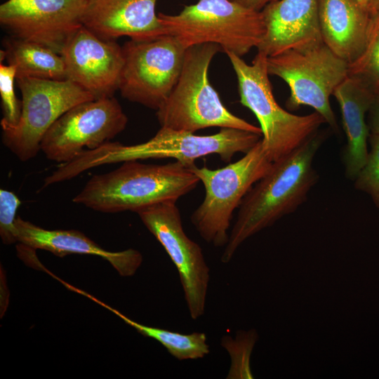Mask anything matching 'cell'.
<instances>
[{
    "mask_svg": "<svg viewBox=\"0 0 379 379\" xmlns=\"http://www.w3.org/2000/svg\"><path fill=\"white\" fill-rule=\"evenodd\" d=\"M323 136L317 133L289 154L274 161L267 174L248 191L221 256L229 262L248 238L295 211L317 180L313 167Z\"/></svg>",
    "mask_w": 379,
    "mask_h": 379,
    "instance_id": "1",
    "label": "cell"
},
{
    "mask_svg": "<svg viewBox=\"0 0 379 379\" xmlns=\"http://www.w3.org/2000/svg\"><path fill=\"white\" fill-rule=\"evenodd\" d=\"M199 182L188 166L178 161L156 165L130 160L112 171L92 176L72 201L102 213H137L160 202L177 201Z\"/></svg>",
    "mask_w": 379,
    "mask_h": 379,
    "instance_id": "2",
    "label": "cell"
},
{
    "mask_svg": "<svg viewBox=\"0 0 379 379\" xmlns=\"http://www.w3.org/2000/svg\"><path fill=\"white\" fill-rule=\"evenodd\" d=\"M261 134L231 128H221L210 135L161 127L157 134L145 142L124 145L107 142L98 148L84 150L66 164L67 173L74 177L92 167L130 160L172 158L187 166L210 154H218L230 163L233 156L246 153L260 140Z\"/></svg>",
    "mask_w": 379,
    "mask_h": 379,
    "instance_id": "3",
    "label": "cell"
},
{
    "mask_svg": "<svg viewBox=\"0 0 379 379\" xmlns=\"http://www.w3.org/2000/svg\"><path fill=\"white\" fill-rule=\"evenodd\" d=\"M219 45L206 43L187 48L179 79L157 110L161 127L194 133L210 127L231 128L262 135L260 127L230 112L208 79Z\"/></svg>",
    "mask_w": 379,
    "mask_h": 379,
    "instance_id": "4",
    "label": "cell"
},
{
    "mask_svg": "<svg viewBox=\"0 0 379 379\" xmlns=\"http://www.w3.org/2000/svg\"><path fill=\"white\" fill-rule=\"evenodd\" d=\"M225 54L237 76L240 103L257 118L262 145L272 162L298 148L326 123L317 112L296 115L277 103L269 79L267 55L258 52L249 65L232 53Z\"/></svg>",
    "mask_w": 379,
    "mask_h": 379,
    "instance_id": "5",
    "label": "cell"
},
{
    "mask_svg": "<svg viewBox=\"0 0 379 379\" xmlns=\"http://www.w3.org/2000/svg\"><path fill=\"white\" fill-rule=\"evenodd\" d=\"M158 16L164 34L175 36L187 48L213 43L225 53L239 57L257 48L265 33L261 11L232 0H198L178 14L159 13Z\"/></svg>",
    "mask_w": 379,
    "mask_h": 379,
    "instance_id": "6",
    "label": "cell"
},
{
    "mask_svg": "<svg viewBox=\"0 0 379 379\" xmlns=\"http://www.w3.org/2000/svg\"><path fill=\"white\" fill-rule=\"evenodd\" d=\"M261 139L238 161L210 169L188 166L204 187L201 204L191 215V222L201 238L215 247L226 246L234 210L251 188L271 168Z\"/></svg>",
    "mask_w": 379,
    "mask_h": 379,
    "instance_id": "7",
    "label": "cell"
},
{
    "mask_svg": "<svg viewBox=\"0 0 379 379\" xmlns=\"http://www.w3.org/2000/svg\"><path fill=\"white\" fill-rule=\"evenodd\" d=\"M348 65L324 43L267 58L269 74L281 78L289 87L287 107L295 109L310 106L335 131H338V124L330 97L348 77Z\"/></svg>",
    "mask_w": 379,
    "mask_h": 379,
    "instance_id": "8",
    "label": "cell"
},
{
    "mask_svg": "<svg viewBox=\"0 0 379 379\" xmlns=\"http://www.w3.org/2000/svg\"><path fill=\"white\" fill-rule=\"evenodd\" d=\"M22 94L20 119L1 127L2 142L20 161H27L41 150V142L53 123L67 110L95 100L88 91L69 79L16 78Z\"/></svg>",
    "mask_w": 379,
    "mask_h": 379,
    "instance_id": "9",
    "label": "cell"
},
{
    "mask_svg": "<svg viewBox=\"0 0 379 379\" xmlns=\"http://www.w3.org/2000/svg\"><path fill=\"white\" fill-rule=\"evenodd\" d=\"M122 49L121 95L157 110L179 79L187 48L175 36L164 35L152 40L131 39Z\"/></svg>",
    "mask_w": 379,
    "mask_h": 379,
    "instance_id": "10",
    "label": "cell"
},
{
    "mask_svg": "<svg viewBox=\"0 0 379 379\" xmlns=\"http://www.w3.org/2000/svg\"><path fill=\"white\" fill-rule=\"evenodd\" d=\"M128 117L114 97L78 104L60 117L40 145L47 159L64 164L109 142L126 127Z\"/></svg>",
    "mask_w": 379,
    "mask_h": 379,
    "instance_id": "11",
    "label": "cell"
},
{
    "mask_svg": "<svg viewBox=\"0 0 379 379\" xmlns=\"http://www.w3.org/2000/svg\"><path fill=\"white\" fill-rule=\"evenodd\" d=\"M137 213L175 266L190 316L199 319L205 312L210 269L201 246L185 234L176 201L155 204Z\"/></svg>",
    "mask_w": 379,
    "mask_h": 379,
    "instance_id": "12",
    "label": "cell"
},
{
    "mask_svg": "<svg viewBox=\"0 0 379 379\" xmlns=\"http://www.w3.org/2000/svg\"><path fill=\"white\" fill-rule=\"evenodd\" d=\"M88 0H7L0 6V22L13 37L46 47L58 54L83 26Z\"/></svg>",
    "mask_w": 379,
    "mask_h": 379,
    "instance_id": "13",
    "label": "cell"
},
{
    "mask_svg": "<svg viewBox=\"0 0 379 379\" xmlns=\"http://www.w3.org/2000/svg\"><path fill=\"white\" fill-rule=\"evenodd\" d=\"M66 79L90 93L95 99L113 97L119 90L124 66L122 47L102 39L84 25L63 48Z\"/></svg>",
    "mask_w": 379,
    "mask_h": 379,
    "instance_id": "14",
    "label": "cell"
},
{
    "mask_svg": "<svg viewBox=\"0 0 379 379\" xmlns=\"http://www.w3.org/2000/svg\"><path fill=\"white\" fill-rule=\"evenodd\" d=\"M261 12L265 33L257 49L267 57L324 43L318 0H277L267 5Z\"/></svg>",
    "mask_w": 379,
    "mask_h": 379,
    "instance_id": "15",
    "label": "cell"
},
{
    "mask_svg": "<svg viewBox=\"0 0 379 379\" xmlns=\"http://www.w3.org/2000/svg\"><path fill=\"white\" fill-rule=\"evenodd\" d=\"M157 0H88L83 25L98 37L115 40L128 36L137 41L165 35L158 14Z\"/></svg>",
    "mask_w": 379,
    "mask_h": 379,
    "instance_id": "16",
    "label": "cell"
},
{
    "mask_svg": "<svg viewBox=\"0 0 379 379\" xmlns=\"http://www.w3.org/2000/svg\"><path fill=\"white\" fill-rule=\"evenodd\" d=\"M18 242L34 249L49 251L57 256L86 254L99 256L109 262L122 277H131L142 262V255L137 250L108 251L83 233L74 230H46L17 217Z\"/></svg>",
    "mask_w": 379,
    "mask_h": 379,
    "instance_id": "17",
    "label": "cell"
},
{
    "mask_svg": "<svg viewBox=\"0 0 379 379\" xmlns=\"http://www.w3.org/2000/svg\"><path fill=\"white\" fill-rule=\"evenodd\" d=\"M324 44L348 64L364 50L373 17L358 0H318Z\"/></svg>",
    "mask_w": 379,
    "mask_h": 379,
    "instance_id": "18",
    "label": "cell"
},
{
    "mask_svg": "<svg viewBox=\"0 0 379 379\" xmlns=\"http://www.w3.org/2000/svg\"><path fill=\"white\" fill-rule=\"evenodd\" d=\"M333 96L340 107L347 139L345 174L354 180L368 158L370 131L366 117L375 95L359 79L348 76L335 88Z\"/></svg>",
    "mask_w": 379,
    "mask_h": 379,
    "instance_id": "19",
    "label": "cell"
},
{
    "mask_svg": "<svg viewBox=\"0 0 379 379\" xmlns=\"http://www.w3.org/2000/svg\"><path fill=\"white\" fill-rule=\"evenodd\" d=\"M4 51L8 65L16 67V78L67 79L62 56L51 49L12 37L6 41Z\"/></svg>",
    "mask_w": 379,
    "mask_h": 379,
    "instance_id": "20",
    "label": "cell"
},
{
    "mask_svg": "<svg viewBox=\"0 0 379 379\" xmlns=\"http://www.w3.org/2000/svg\"><path fill=\"white\" fill-rule=\"evenodd\" d=\"M78 293L111 311L139 333L160 343L173 357L180 361L201 359L210 352L207 337L204 333L193 332L183 334L146 326L128 318L83 290L79 289Z\"/></svg>",
    "mask_w": 379,
    "mask_h": 379,
    "instance_id": "21",
    "label": "cell"
},
{
    "mask_svg": "<svg viewBox=\"0 0 379 379\" xmlns=\"http://www.w3.org/2000/svg\"><path fill=\"white\" fill-rule=\"evenodd\" d=\"M348 76L359 79L379 97V16L373 17L366 46L361 54L349 64Z\"/></svg>",
    "mask_w": 379,
    "mask_h": 379,
    "instance_id": "22",
    "label": "cell"
},
{
    "mask_svg": "<svg viewBox=\"0 0 379 379\" xmlns=\"http://www.w3.org/2000/svg\"><path fill=\"white\" fill-rule=\"evenodd\" d=\"M258 340L256 330L238 331L235 338L225 335L221 339V345L227 350L231 358V366L226 378L253 379L251 368V357L253 347Z\"/></svg>",
    "mask_w": 379,
    "mask_h": 379,
    "instance_id": "23",
    "label": "cell"
},
{
    "mask_svg": "<svg viewBox=\"0 0 379 379\" xmlns=\"http://www.w3.org/2000/svg\"><path fill=\"white\" fill-rule=\"evenodd\" d=\"M371 149L367 160L355 178V187L368 194L379 208V136L369 135Z\"/></svg>",
    "mask_w": 379,
    "mask_h": 379,
    "instance_id": "24",
    "label": "cell"
},
{
    "mask_svg": "<svg viewBox=\"0 0 379 379\" xmlns=\"http://www.w3.org/2000/svg\"><path fill=\"white\" fill-rule=\"evenodd\" d=\"M16 79V67L12 65H0V95L4 117L1 126H13L18 124L22 103L15 95L14 81Z\"/></svg>",
    "mask_w": 379,
    "mask_h": 379,
    "instance_id": "25",
    "label": "cell"
},
{
    "mask_svg": "<svg viewBox=\"0 0 379 379\" xmlns=\"http://www.w3.org/2000/svg\"><path fill=\"white\" fill-rule=\"evenodd\" d=\"M21 204L13 192L0 190V236L5 244L17 242L15 214Z\"/></svg>",
    "mask_w": 379,
    "mask_h": 379,
    "instance_id": "26",
    "label": "cell"
},
{
    "mask_svg": "<svg viewBox=\"0 0 379 379\" xmlns=\"http://www.w3.org/2000/svg\"><path fill=\"white\" fill-rule=\"evenodd\" d=\"M367 124L371 134L379 136V97L375 96L367 114Z\"/></svg>",
    "mask_w": 379,
    "mask_h": 379,
    "instance_id": "27",
    "label": "cell"
},
{
    "mask_svg": "<svg viewBox=\"0 0 379 379\" xmlns=\"http://www.w3.org/2000/svg\"><path fill=\"white\" fill-rule=\"evenodd\" d=\"M246 8L261 11L269 4L277 0H232Z\"/></svg>",
    "mask_w": 379,
    "mask_h": 379,
    "instance_id": "28",
    "label": "cell"
},
{
    "mask_svg": "<svg viewBox=\"0 0 379 379\" xmlns=\"http://www.w3.org/2000/svg\"><path fill=\"white\" fill-rule=\"evenodd\" d=\"M368 10L372 17L379 16V0H368Z\"/></svg>",
    "mask_w": 379,
    "mask_h": 379,
    "instance_id": "29",
    "label": "cell"
},
{
    "mask_svg": "<svg viewBox=\"0 0 379 379\" xmlns=\"http://www.w3.org/2000/svg\"><path fill=\"white\" fill-rule=\"evenodd\" d=\"M359 1V3L365 8L368 10V0H358Z\"/></svg>",
    "mask_w": 379,
    "mask_h": 379,
    "instance_id": "30",
    "label": "cell"
}]
</instances>
